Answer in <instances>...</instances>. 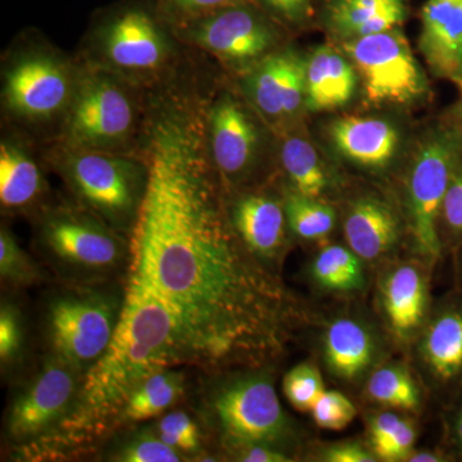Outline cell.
Segmentation results:
<instances>
[{
    "mask_svg": "<svg viewBox=\"0 0 462 462\" xmlns=\"http://www.w3.org/2000/svg\"><path fill=\"white\" fill-rule=\"evenodd\" d=\"M184 393V376L180 372L160 370L134 391L118 422H136L160 416Z\"/></svg>",
    "mask_w": 462,
    "mask_h": 462,
    "instance_id": "cell-26",
    "label": "cell"
},
{
    "mask_svg": "<svg viewBox=\"0 0 462 462\" xmlns=\"http://www.w3.org/2000/svg\"><path fill=\"white\" fill-rule=\"evenodd\" d=\"M449 433H451V440L454 443L456 452L462 456V398L457 404V409L455 410L454 415H452Z\"/></svg>",
    "mask_w": 462,
    "mask_h": 462,
    "instance_id": "cell-44",
    "label": "cell"
},
{
    "mask_svg": "<svg viewBox=\"0 0 462 462\" xmlns=\"http://www.w3.org/2000/svg\"><path fill=\"white\" fill-rule=\"evenodd\" d=\"M402 420L403 418H401L398 413L389 411L374 416L372 422H370V445H372V451L391 439Z\"/></svg>",
    "mask_w": 462,
    "mask_h": 462,
    "instance_id": "cell-41",
    "label": "cell"
},
{
    "mask_svg": "<svg viewBox=\"0 0 462 462\" xmlns=\"http://www.w3.org/2000/svg\"><path fill=\"white\" fill-rule=\"evenodd\" d=\"M356 413L355 404L338 391H325L311 410L316 425L328 430H346Z\"/></svg>",
    "mask_w": 462,
    "mask_h": 462,
    "instance_id": "cell-35",
    "label": "cell"
},
{
    "mask_svg": "<svg viewBox=\"0 0 462 462\" xmlns=\"http://www.w3.org/2000/svg\"><path fill=\"white\" fill-rule=\"evenodd\" d=\"M158 436L167 445L179 452L199 451L200 434L196 422L188 413L175 411L167 413L158 422Z\"/></svg>",
    "mask_w": 462,
    "mask_h": 462,
    "instance_id": "cell-36",
    "label": "cell"
},
{
    "mask_svg": "<svg viewBox=\"0 0 462 462\" xmlns=\"http://www.w3.org/2000/svg\"><path fill=\"white\" fill-rule=\"evenodd\" d=\"M442 121L462 130V94H460V98L456 100L454 105L447 109Z\"/></svg>",
    "mask_w": 462,
    "mask_h": 462,
    "instance_id": "cell-45",
    "label": "cell"
},
{
    "mask_svg": "<svg viewBox=\"0 0 462 462\" xmlns=\"http://www.w3.org/2000/svg\"><path fill=\"white\" fill-rule=\"evenodd\" d=\"M329 134L340 156L366 170L385 169L400 147L398 130L383 118H339L330 125Z\"/></svg>",
    "mask_w": 462,
    "mask_h": 462,
    "instance_id": "cell-17",
    "label": "cell"
},
{
    "mask_svg": "<svg viewBox=\"0 0 462 462\" xmlns=\"http://www.w3.org/2000/svg\"><path fill=\"white\" fill-rule=\"evenodd\" d=\"M133 126L132 99L115 81L90 76L74 91L66 126L71 149L111 151L129 138Z\"/></svg>",
    "mask_w": 462,
    "mask_h": 462,
    "instance_id": "cell-8",
    "label": "cell"
},
{
    "mask_svg": "<svg viewBox=\"0 0 462 462\" xmlns=\"http://www.w3.org/2000/svg\"><path fill=\"white\" fill-rule=\"evenodd\" d=\"M193 39L226 62L248 65L267 57L278 33L263 14L245 3L207 14L194 29Z\"/></svg>",
    "mask_w": 462,
    "mask_h": 462,
    "instance_id": "cell-10",
    "label": "cell"
},
{
    "mask_svg": "<svg viewBox=\"0 0 462 462\" xmlns=\"http://www.w3.org/2000/svg\"><path fill=\"white\" fill-rule=\"evenodd\" d=\"M67 175L76 193L108 223L135 221L145 184L138 167L111 151L72 149Z\"/></svg>",
    "mask_w": 462,
    "mask_h": 462,
    "instance_id": "cell-7",
    "label": "cell"
},
{
    "mask_svg": "<svg viewBox=\"0 0 462 462\" xmlns=\"http://www.w3.org/2000/svg\"><path fill=\"white\" fill-rule=\"evenodd\" d=\"M179 365L172 324L162 306L126 287L114 338L87 370L71 410L51 431L53 445L76 446L118 424L136 388L160 370Z\"/></svg>",
    "mask_w": 462,
    "mask_h": 462,
    "instance_id": "cell-2",
    "label": "cell"
},
{
    "mask_svg": "<svg viewBox=\"0 0 462 462\" xmlns=\"http://www.w3.org/2000/svg\"><path fill=\"white\" fill-rule=\"evenodd\" d=\"M239 461L245 462H284L291 461L281 448L266 445H252L236 448Z\"/></svg>",
    "mask_w": 462,
    "mask_h": 462,
    "instance_id": "cell-43",
    "label": "cell"
},
{
    "mask_svg": "<svg viewBox=\"0 0 462 462\" xmlns=\"http://www.w3.org/2000/svg\"><path fill=\"white\" fill-rule=\"evenodd\" d=\"M342 48L355 66L369 102L406 105L424 98L430 91L427 76L398 27L343 41Z\"/></svg>",
    "mask_w": 462,
    "mask_h": 462,
    "instance_id": "cell-4",
    "label": "cell"
},
{
    "mask_svg": "<svg viewBox=\"0 0 462 462\" xmlns=\"http://www.w3.org/2000/svg\"><path fill=\"white\" fill-rule=\"evenodd\" d=\"M420 358L443 387L462 385V293L438 307L422 329Z\"/></svg>",
    "mask_w": 462,
    "mask_h": 462,
    "instance_id": "cell-16",
    "label": "cell"
},
{
    "mask_svg": "<svg viewBox=\"0 0 462 462\" xmlns=\"http://www.w3.org/2000/svg\"><path fill=\"white\" fill-rule=\"evenodd\" d=\"M42 239L58 261L83 272H108L125 256L124 243L114 231L78 212H60L48 218Z\"/></svg>",
    "mask_w": 462,
    "mask_h": 462,
    "instance_id": "cell-11",
    "label": "cell"
},
{
    "mask_svg": "<svg viewBox=\"0 0 462 462\" xmlns=\"http://www.w3.org/2000/svg\"><path fill=\"white\" fill-rule=\"evenodd\" d=\"M419 51L431 74L462 94V0H427Z\"/></svg>",
    "mask_w": 462,
    "mask_h": 462,
    "instance_id": "cell-13",
    "label": "cell"
},
{
    "mask_svg": "<svg viewBox=\"0 0 462 462\" xmlns=\"http://www.w3.org/2000/svg\"><path fill=\"white\" fill-rule=\"evenodd\" d=\"M176 8L185 14H214L220 9L245 5L248 0H170Z\"/></svg>",
    "mask_w": 462,
    "mask_h": 462,
    "instance_id": "cell-42",
    "label": "cell"
},
{
    "mask_svg": "<svg viewBox=\"0 0 462 462\" xmlns=\"http://www.w3.org/2000/svg\"><path fill=\"white\" fill-rule=\"evenodd\" d=\"M462 161V130L440 121L421 139L407 179V212L416 251L437 261L443 251L439 217L452 176Z\"/></svg>",
    "mask_w": 462,
    "mask_h": 462,
    "instance_id": "cell-3",
    "label": "cell"
},
{
    "mask_svg": "<svg viewBox=\"0 0 462 462\" xmlns=\"http://www.w3.org/2000/svg\"><path fill=\"white\" fill-rule=\"evenodd\" d=\"M284 209L288 226L305 240L325 239L336 225L337 215L333 207L320 199L303 196L296 190L288 193Z\"/></svg>",
    "mask_w": 462,
    "mask_h": 462,
    "instance_id": "cell-29",
    "label": "cell"
},
{
    "mask_svg": "<svg viewBox=\"0 0 462 462\" xmlns=\"http://www.w3.org/2000/svg\"><path fill=\"white\" fill-rule=\"evenodd\" d=\"M209 147L218 171L230 181L240 180L254 166L260 135L256 124L238 100L225 97L212 108Z\"/></svg>",
    "mask_w": 462,
    "mask_h": 462,
    "instance_id": "cell-14",
    "label": "cell"
},
{
    "mask_svg": "<svg viewBox=\"0 0 462 462\" xmlns=\"http://www.w3.org/2000/svg\"><path fill=\"white\" fill-rule=\"evenodd\" d=\"M439 233L445 243L458 248L462 245V161L449 182L439 217Z\"/></svg>",
    "mask_w": 462,
    "mask_h": 462,
    "instance_id": "cell-34",
    "label": "cell"
},
{
    "mask_svg": "<svg viewBox=\"0 0 462 462\" xmlns=\"http://www.w3.org/2000/svg\"><path fill=\"white\" fill-rule=\"evenodd\" d=\"M276 16L291 23H302L312 14L311 0H263Z\"/></svg>",
    "mask_w": 462,
    "mask_h": 462,
    "instance_id": "cell-40",
    "label": "cell"
},
{
    "mask_svg": "<svg viewBox=\"0 0 462 462\" xmlns=\"http://www.w3.org/2000/svg\"><path fill=\"white\" fill-rule=\"evenodd\" d=\"M83 376L81 370L54 355L29 387L14 400L7 430L12 439H36L50 434L71 410Z\"/></svg>",
    "mask_w": 462,
    "mask_h": 462,
    "instance_id": "cell-9",
    "label": "cell"
},
{
    "mask_svg": "<svg viewBox=\"0 0 462 462\" xmlns=\"http://www.w3.org/2000/svg\"><path fill=\"white\" fill-rule=\"evenodd\" d=\"M293 51L264 57L252 69L245 90L254 107L272 123L284 121V97L287 72Z\"/></svg>",
    "mask_w": 462,
    "mask_h": 462,
    "instance_id": "cell-25",
    "label": "cell"
},
{
    "mask_svg": "<svg viewBox=\"0 0 462 462\" xmlns=\"http://www.w3.org/2000/svg\"><path fill=\"white\" fill-rule=\"evenodd\" d=\"M102 44L109 63L125 71H153L167 57L165 36L153 18L139 9L116 17L103 33Z\"/></svg>",
    "mask_w": 462,
    "mask_h": 462,
    "instance_id": "cell-15",
    "label": "cell"
},
{
    "mask_svg": "<svg viewBox=\"0 0 462 462\" xmlns=\"http://www.w3.org/2000/svg\"><path fill=\"white\" fill-rule=\"evenodd\" d=\"M121 310L99 291H72L51 302L48 324L54 355L83 370L102 357L114 338Z\"/></svg>",
    "mask_w": 462,
    "mask_h": 462,
    "instance_id": "cell-5",
    "label": "cell"
},
{
    "mask_svg": "<svg viewBox=\"0 0 462 462\" xmlns=\"http://www.w3.org/2000/svg\"><path fill=\"white\" fill-rule=\"evenodd\" d=\"M41 170L23 149L11 143L0 145V200L7 208L30 205L41 194Z\"/></svg>",
    "mask_w": 462,
    "mask_h": 462,
    "instance_id": "cell-24",
    "label": "cell"
},
{
    "mask_svg": "<svg viewBox=\"0 0 462 462\" xmlns=\"http://www.w3.org/2000/svg\"><path fill=\"white\" fill-rule=\"evenodd\" d=\"M0 275L14 285H29L38 282L41 273L16 239L7 229L0 233Z\"/></svg>",
    "mask_w": 462,
    "mask_h": 462,
    "instance_id": "cell-32",
    "label": "cell"
},
{
    "mask_svg": "<svg viewBox=\"0 0 462 462\" xmlns=\"http://www.w3.org/2000/svg\"><path fill=\"white\" fill-rule=\"evenodd\" d=\"M203 136L182 112L154 125L126 287L163 307L179 365H263L287 345L297 305L225 217Z\"/></svg>",
    "mask_w": 462,
    "mask_h": 462,
    "instance_id": "cell-1",
    "label": "cell"
},
{
    "mask_svg": "<svg viewBox=\"0 0 462 462\" xmlns=\"http://www.w3.org/2000/svg\"><path fill=\"white\" fill-rule=\"evenodd\" d=\"M231 224L245 247L258 260H273L285 240L284 205L266 194H247L236 200Z\"/></svg>",
    "mask_w": 462,
    "mask_h": 462,
    "instance_id": "cell-20",
    "label": "cell"
},
{
    "mask_svg": "<svg viewBox=\"0 0 462 462\" xmlns=\"http://www.w3.org/2000/svg\"><path fill=\"white\" fill-rule=\"evenodd\" d=\"M380 300L391 329L409 338L427 318L430 293L424 273L411 263L389 270L380 284Z\"/></svg>",
    "mask_w": 462,
    "mask_h": 462,
    "instance_id": "cell-21",
    "label": "cell"
},
{
    "mask_svg": "<svg viewBox=\"0 0 462 462\" xmlns=\"http://www.w3.org/2000/svg\"><path fill=\"white\" fill-rule=\"evenodd\" d=\"M72 96L71 76L54 58L27 57L5 75V99L8 108L29 120H47L60 114Z\"/></svg>",
    "mask_w": 462,
    "mask_h": 462,
    "instance_id": "cell-12",
    "label": "cell"
},
{
    "mask_svg": "<svg viewBox=\"0 0 462 462\" xmlns=\"http://www.w3.org/2000/svg\"><path fill=\"white\" fill-rule=\"evenodd\" d=\"M416 440V430L411 421L403 419L396 433L384 445L374 449L373 454L378 460L396 462L409 461L413 454Z\"/></svg>",
    "mask_w": 462,
    "mask_h": 462,
    "instance_id": "cell-38",
    "label": "cell"
},
{
    "mask_svg": "<svg viewBox=\"0 0 462 462\" xmlns=\"http://www.w3.org/2000/svg\"><path fill=\"white\" fill-rule=\"evenodd\" d=\"M281 157L293 190L321 199L329 188V176L312 143L303 136H288L282 142Z\"/></svg>",
    "mask_w": 462,
    "mask_h": 462,
    "instance_id": "cell-27",
    "label": "cell"
},
{
    "mask_svg": "<svg viewBox=\"0 0 462 462\" xmlns=\"http://www.w3.org/2000/svg\"><path fill=\"white\" fill-rule=\"evenodd\" d=\"M324 358L328 369L343 382H356L372 370L379 345L373 331L349 318L330 322L324 333Z\"/></svg>",
    "mask_w": 462,
    "mask_h": 462,
    "instance_id": "cell-22",
    "label": "cell"
},
{
    "mask_svg": "<svg viewBox=\"0 0 462 462\" xmlns=\"http://www.w3.org/2000/svg\"><path fill=\"white\" fill-rule=\"evenodd\" d=\"M312 276L322 288L333 291H355L365 285L363 260L343 245H328L312 263Z\"/></svg>",
    "mask_w": 462,
    "mask_h": 462,
    "instance_id": "cell-28",
    "label": "cell"
},
{
    "mask_svg": "<svg viewBox=\"0 0 462 462\" xmlns=\"http://www.w3.org/2000/svg\"><path fill=\"white\" fill-rule=\"evenodd\" d=\"M23 325L14 307L3 303L0 310V358L2 363L14 360L23 346Z\"/></svg>",
    "mask_w": 462,
    "mask_h": 462,
    "instance_id": "cell-37",
    "label": "cell"
},
{
    "mask_svg": "<svg viewBox=\"0 0 462 462\" xmlns=\"http://www.w3.org/2000/svg\"><path fill=\"white\" fill-rule=\"evenodd\" d=\"M367 394L375 402L406 411H412L420 404L418 385L411 374L401 365L376 369L367 382Z\"/></svg>",
    "mask_w": 462,
    "mask_h": 462,
    "instance_id": "cell-30",
    "label": "cell"
},
{
    "mask_svg": "<svg viewBox=\"0 0 462 462\" xmlns=\"http://www.w3.org/2000/svg\"><path fill=\"white\" fill-rule=\"evenodd\" d=\"M358 75L349 58L331 45H320L306 60V108L334 111L354 98Z\"/></svg>",
    "mask_w": 462,
    "mask_h": 462,
    "instance_id": "cell-19",
    "label": "cell"
},
{
    "mask_svg": "<svg viewBox=\"0 0 462 462\" xmlns=\"http://www.w3.org/2000/svg\"><path fill=\"white\" fill-rule=\"evenodd\" d=\"M447 460H448V458H447L445 455L431 451L419 452V454L413 452L409 458L410 462H440Z\"/></svg>",
    "mask_w": 462,
    "mask_h": 462,
    "instance_id": "cell-46",
    "label": "cell"
},
{
    "mask_svg": "<svg viewBox=\"0 0 462 462\" xmlns=\"http://www.w3.org/2000/svg\"><path fill=\"white\" fill-rule=\"evenodd\" d=\"M322 460L328 462H375L373 451L357 442H342L331 445L322 452Z\"/></svg>",
    "mask_w": 462,
    "mask_h": 462,
    "instance_id": "cell-39",
    "label": "cell"
},
{
    "mask_svg": "<svg viewBox=\"0 0 462 462\" xmlns=\"http://www.w3.org/2000/svg\"><path fill=\"white\" fill-rule=\"evenodd\" d=\"M343 230L346 247L363 261L387 256L401 239V224L396 212L375 197H363L352 203Z\"/></svg>",
    "mask_w": 462,
    "mask_h": 462,
    "instance_id": "cell-18",
    "label": "cell"
},
{
    "mask_svg": "<svg viewBox=\"0 0 462 462\" xmlns=\"http://www.w3.org/2000/svg\"><path fill=\"white\" fill-rule=\"evenodd\" d=\"M115 460L120 462H178L182 458L180 452L163 442L158 434L144 431L127 442L116 455Z\"/></svg>",
    "mask_w": 462,
    "mask_h": 462,
    "instance_id": "cell-33",
    "label": "cell"
},
{
    "mask_svg": "<svg viewBox=\"0 0 462 462\" xmlns=\"http://www.w3.org/2000/svg\"><path fill=\"white\" fill-rule=\"evenodd\" d=\"M214 411L225 439L234 448L266 445L282 448L291 424L269 376L247 375L218 392Z\"/></svg>",
    "mask_w": 462,
    "mask_h": 462,
    "instance_id": "cell-6",
    "label": "cell"
},
{
    "mask_svg": "<svg viewBox=\"0 0 462 462\" xmlns=\"http://www.w3.org/2000/svg\"><path fill=\"white\" fill-rule=\"evenodd\" d=\"M457 249H458V260H457L458 272H460V276H461V281H462V245Z\"/></svg>",
    "mask_w": 462,
    "mask_h": 462,
    "instance_id": "cell-47",
    "label": "cell"
},
{
    "mask_svg": "<svg viewBox=\"0 0 462 462\" xmlns=\"http://www.w3.org/2000/svg\"><path fill=\"white\" fill-rule=\"evenodd\" d=\"M407 16L404 0H336L329 23L340 38H363L402 25Z\"/></svg>",
    "mask_w": 462,
    "mask_h": 462,
    "instance_id": "cell-23",
    "label": "cell"
},
{
    "mask_svg": "<svg viewBox=\"0 0 462 462\" xmlns=\"http://www.w3.org/2000/svg\"><path fill=\"white\" fill-rule=\"evenodd\" d=\"M282 389L291 406L302 412H311L319 398L327 391L320 370L311 364L293 367L285 375Z\"/></svg>",
    "mask_w": 462,
    "mask_h": 462,
    "instance_id": "cell-31",
    "label": "cell"
}]
</instances>
